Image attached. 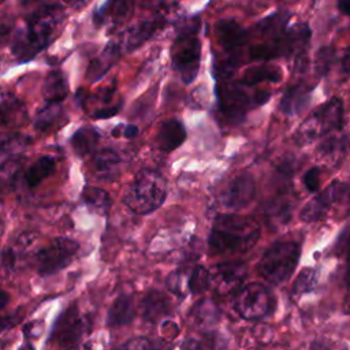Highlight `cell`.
I'll return each mask as SVG.
<instances>
[{
  "label": "cell",
  "instance_id": "cell-1",
  "mask_svg": "<svg viewBox=\"0 0 350 350\" xmlns=\"http://www.w3.org/2000/svg\"><path fill=\"white\" fill-rule=\"evenodd\" d=\"M288 19V12H275L247 30V41L243 48L246 59L272 60L302 56L310 40V29L306 23L287 26Z\"/></svg>",
  "mask_w": 350,
  "mask_h": 350
},
{
  "label": "cell",
  "instance_id": "cell-2",
  "mask_svg": "<svg viewBox=\"0 0 350 350\" xmlns=\"http://www.w3.org/2000/svg\"><path fill=\"white\" fill-rule=\"evenodd\" d=\"M261 234L258 223L247 216L235 213L219 215L208 238L209 252L216 256H231L249 252Z\"/></svg>",
  "mask_w": 350,
  "mask_h": 350
},
{
  "label": "cell",
  "instance_id": "cell-3",
  "mask_svg": "<svg viewBox=\"0 0 350 350\" xmlns=\"http://www.w3.org/2000/svg\"><path fill=\"white\" fill-rule=\"evenodd\" d=\"M60 16L57 10H44L34 14L15 36L14 55L23 62L34 57L53 40Z\"/></svg>",
  "mask_w": 350,
  "mask_h": 350
},
{
  "label": "cell",
  "instance_id": "cell-4",
  "mask_svg": "<svg viewBox=\"0 0 350 350\" xmlns=\"http://www.w3.org/2000/svg\"><path fill=\"white\" fill-rule=\"evenodd\" d=\"M301 256V245L297 241H278L262 254L257 272L271 284L284 283L294 272Z\"/></svg>",
  "mask_w": 350,
  "mask_h": 350
},
{
  "label": "cell",
  "instance_id": "cell-5",
  "mask_svg": "<svg viewBox=\"0 0 350 350\" xmlns=\"http://www.w3.org/2000/svg\"><path fill=\"white\" fill-rule=\"evenodd\" d=\"M172 67L182 79L189 85L194 82L201 63V41L198 38V22L185 26L176 36L171 48Z\"/></svg>",
  "mask_w": 350,
  "mask_h": 350
},
{
  "label": "cell",
  "instance_id": "cell-6",
  "mask_svg": "<svg viewBox=\"0 0 350 350\" xmlns=\"http://www.w3.org/2000/svg\"><path fill=\"white\" fill-rule=\"evenodd\" d=\"M167 196L164 178L154 171H141L124 194V204L138 215H146L161 206Z\"/></svg>",
  "mask_w": 350,
  "mask_h": 350
},
{
  "label": "cell",
  "instance_id": "cell-7",
  "mask_svg": "<svg viewBox=\"0 0 350 350\" xmlns=\"http://www.w3.org/2000/svg\"><path fill=\"white\" fill-rule=\"evenodd\" d=\"M342 124L343 104L338 97H332L299 124L294 134V139L298 145H306L338 131Z\"/></svg>",
  "mask_w": 350,
  "mask_h": 350
},
{
  "label": "cell",
  "instance_id": "cell-8",
  "mask_svg": "<svg viewBox=\"0 0 350 350\" xmlns=\"http://www.w3.org/2000/svg\"><path fill=\"white\" fill-rule=\"evenodd\" d=\"M216 93L220 111L230 119L242 118L249 109L262 105L271 97L265 90L250 93L247 92V86L239 82H228L226 79L217 85Z\"/></svg>",
  "mask_w": 350,
  "mask_h": 350
},
{
  "label": "cell",
  "instance_id": "cell-9",
  "mask_svg": "<svg viewBox=\"0 0 350 350\" xmlns=\"http://www.w3.org/2000/svg\"><path fill=\"white\" fill-rule=\"evenodd\" d=\"M234 305L243 319L260 320L273 313L276 299L267 286L261 283H249L238 291Z\"/></svg>",
  "mask_w": 350,
  "mask_h": 350
},
{
  "label": "cell",
  "instance_id": "cell-10",
  "mask_svg": "<svg viewBox=\"0 0 350 350\" xmlns=\"http://www.w3.org/2000/svg\"><path fill=\"white\" fill-rule=\"evenodd\" d=\"M79 245L70 238H56L37 253V269L42 276L56 273L67 267L77 254Z\"/></svg>",
  "mask_w": 350,
  "mask_h": 350
},
{
  "label": "cell",
  "instance_id": "cell-11",
  "mask_svg": "<svg viewBox=\"0 0 350 350\" xmlns=\"http://www.w3.org/2000/svg\"><path fill=\"white\" fill-rule=\"evenodd\" d=\"M209 284V272L201 265L179 268L171 272L165 279V286L170 293L179 298H186L190 294H201Z\"/></svg>",
  "mask_w": 350,
  "mask_h": 350
},
{
  "label": "cell",
  "instance_id": "cell-12",
  "mask_svg": "<svg viewBox=\"0 0 350 350\" xmlns=\"http://www.w3.org/2000/svg\"><path fill=\"white\" fill-rule=\"evenodd\" d=\"M256 197V182L252 175L242 174L231 179L217 197L221 208L238 211L249 205Z\"/></svg>",
  "mask_w": 350,
  "mask_h": 350
},
{
  "label": "cell",
  "instance_id": "cell-13",
  "mask_svg": "<svg viewBox=\"0 0 350 350\" xmlns=\"http://www.w3.org/2000/svg\"><path fill=\"white\" fill-rule=\"evenodd\" d=\"M345 190L346 185H343L342 182L335 180L328 185L323 191H320L316 197H313L304 205L299 212L301 220L306 223L323 220L329 213L332 206L342 198Z\"/></svg>",
  "mask_w": 350,
  "mask_h": 350
},
{
  "label": "cell",
  "instance_id": "cell-14",
  "mask_svg": "<svg viewBox=\"0 0 350 350\" xmlns=\"http://www.w3.org/2000/svg\"><path fill=\"white\" fill-rule=\"evenodd\" d=\"M247 269L242 261H226L216 264L211 272V284L219 294H230L241 287L246 279Z\"/></svg>",
  "mask_w": 350,
  "mask_h": 350
},
{
  "label": "cell",
  "instance_id": "cell-15",
  "mask_svg": "<svg viewBox=\"0 0 350 350\" xmlns=\"http://www.w3.org/2000/svg\"><path fill=\"white\" fill-rule=\"evenodd\" d=\"M350 149V138L345 133L334 131L319 144L316 149V157L329 167H338L345 160Z\"/></svg>",
  "mask_w": 350,
  "mask_h": 350
},
{
  "label": "cell",
  "instance_id": "cell-16",
  "mask_svg": "<svg viewBox=\"0 0 350 350\" xmlns=\"http://www.w3.org/2000/svg\"><path fill=\"white\" fill-rule=\"evenodd\" d=\"M86 331V321L79 317L78 310L71 306L64 314H62L55 325L53 332L62 346H75L81 339L82 334Z\"/></svg>",
  "mask_w": 350,
  "mask_h": 350
},
{
  "label": "cell",
  "instance_id": "cell-17",
  "mask_svg": "<svg viewBox=\"0 0 350 350\" xmlns=\"http://www.w3.org/2000/svg\"><path fill=\"white\" fill-rule=\"evenodd\" d=\"M313 92V85L306 82H298L288 86V89L282 96L279 103V109L287 116L298 115L310 101V94Z\"/></svg>",
  "mask_w": 350,
  "mask_h": 350
},
{
  "label": "cell",
  "instance_id": "cell-18",
  "mask_svg": "<svg viewBox=\"0 0 350 350\" xmlns=\"http://www.w3.org/2000/svg\"><path fill=\"white\" fill-rule=\"evenodd\" d=\"M186 139V130L180 120L171 118L161 122L157 130L156 142L160 150L172 152Z\"/></svg>",
  "mask_w": 350,
  "mask_h": 350
},
{
  "label": "cell",
  "instance_id": "cell-19",
  "mask_svg": "<svg viewBox=\"0 0 350 350\" xmlns=\"http://www.w3.org/2000/svg\"><path fill=\"white\" fill-rule=\"evenodd\" d=\"M170 309L171 302L168 297L157 290H150L141 301L142 317L152 323H156L161 317H165L170 313Z\"/></svg>",
  "mask_w": 350,
  "mask_h": 350
},
{
  "label": "cell",
  "instance_id": "cell-20",
  "mask_svg": "<svg viewBox=\"0 0 350 350\" xmlns=\"http://www.w3.org/2000/svg\"><path fill=\"white\" fill-rule=\"evenodd\" d=\"M135 317L134 299L130 295H120L108 310L107 325L111 328L130 324Z\"/></svg>",
  "mask_w": 350,
  "mask_h": 350
},
{
  "label": "cell",
  "instance_id": "cell-21",
  "mask_svg": "<svg viewBox=\"0 0 350 350\" xmlns=\"http://www.w3.org/2000/svg\"><path fill=\"white\" fill-rule=\"evenodd\" d=\"M282 79V70L276 66H269V64H261V66H254L249 67L238 81L239 83L252 88L262 82H269V83H276Z\"/></svg>",
  "mask_w": 350,
  "mask_h": 350
},
{
  "label": "cell",
  "instance_id": "cell-22",
  "mask_svg": "<svg viewBox=\"0 0 350 350\" xmlns=\"http://www.w3.org/2000/svg\"><path fill=\"white\" fill-rule=\"evenodd\" d=\"M219 308L209 298H202L190 310V320L198 328H209L219 321Z\"/></svg>",
  "mask_w": 350,
  "mask_h": 350
},
{
  "label": "cell",
  "instance_id": "cell-23",
  "mask_svg": "<svg viewBox=\"0 0 350 350\" xmlns=\"http://www.w3.org/2000/svg\"><path fill=\"white\" fill-rule=\"evenodd\" d=\"M159 25L160 23L157 21H145L129 29L124 34L122 44L124 51H133L142 45L146 40H149L153 36V33L159 29Z\"/></svg>",
  "mask_w": 350,
  "mask_h": 350
},
{
  "label": "cell",
  "instance_id": "cell-24",
  "mask_svg": "<svg viewBox=\"0 0 350 350\" xmlns=\"http://www.w3.org/2000/svg\"><path fill=\"white\" fill-rule=\"evenodd\" d=\"M293 204L288 197H276L265 208L267 223L271 227H282L291 219Z\"/></svg>",
  "mask_w": 350,
  "mask_h": 350
},
{
  "label": "cell",
  "instance_id": "cell-25",
  "mask_svg": "<svg viewBox=\"0 0 350 350\" xmlns=\"http://www.w3.org/2000/svg\"><path fill=\"white\" fill-rule=\"evenodd\" d=\"M68 93L67 79L62 71H51L44 82L42 94L48 103H60Z\"/></svg>",
  "mask_w": 350,
  "mask_h": 350
},
{
  "label": "cell",
  "instance_id": "cell-26",
  "mask_svg": "<svg viewBox=\"0 0 350 350\" xmlns=\"http://www.w3.org/2000/svg\"><path fill=\"white\" fill-rule=\"evenodd\" d=\"M120 157L119 154L112 149H101L96 153L93 165L94 171L100 178H112L119 170Z\"/></svg>",
  "mask_w": 350,
  "mask_h": 350
},
{
  "label": "cell",
  "instance_id": "cell-27",
  "mask_svg": "<svg viewBox=\"0 0 350 350\" xmlns=\"http://www.w3.org/2000/svg\"><path fill=\"white\" fill-rule=\"evenodd\" d=\"M98 133L93 127H81L71 138V145L79 156H86L94 152L98 142Z\"/></svg>",
  "mask_w": 350,
  "mask_h": 350
},
{
  "label": "cell",
  "instance_id": "cell-28",
  "mask_svg": "<svg viewBox=\"0 0 350 350\" xmlns=\"http://www.w3.org/2000/svg\"><path fill=\"white\" fill-rule=\"evenodd\" d=\"M55 170V160L52 157H40L29 170L25 172V182L30 187L38 186L45 178H48Z\"/></svg>",
  "mask_w": 350,
  "mask_h": 350
},
{
  "label": "cell",
  "instance_id": "cell-29",
  "mask_svg": "<svg viewBox=\"0 0 350 350\" xmlns=\"http://www.w3.org/2000/svg\"><path fill=\"white\" fill-rule=\"evenodd\" d=\"M119 46L115 45V44H111L107 46V49L104 51V53L97 57L94 62H92L90 67H89V71H88V75L90 78V81H96L97 78H100L112 64V62L118 57L119 55Z\"/></svg>",
  "mask_w": 350,
  "mask_h": 350
},
{
  "label": "cell",
  "instance_id": "cell-30",
  "mask_svg": "<svg viewBox=\"0 0 350 350\" xmlns=\"http://www.w3.org/2000/svg\"><path fill=\"white\" fill-rule=\"evenodd\" d=\"M82 197L89 206L100 213H107L112 204L111 196L105 190L93 186H86L82 191Z\"/></svg>",
  "mask_w": 350,
  "mask_h": 350
},
{
  "label": "cell",
  "instance_id": "cell-31",
  "mask_svg": "<svg viewBox=\"0 0 350 350\" xmlns=\"http://www.w3.org/2000/svg\"><path fill=\"white\" fill-rule=\"evenodd\" d=\"M316 284H317V272L314 269H312V268H305L299 273L297 280L294 282L293 294L294 295H301L304 293L312 291Z\"/></svg>",
  "mask_w": 350,
  "mask_h": 350
},
{
  "label": "cell",
  "instance_id": "cell-32",
  "mask_svg": "<svg viewBox=\"0 0 350 350\" xmlns=\"http://www.w3.org/2000/svg\"><path fill=\"white\" fill-rule=\"evenodd\" d=\"M60 105L59 103H49L45 108H42L37 118H36V127L40 130H45L53 124V122L60 115Z\"/></svg>",
  "mask_w": 350,
  "mask_h": 350
},
{
  "label": "cell",
  "instance_id": "cell-33",
  "mask_svg": "<svg viewBox=\"0 0 350 350\" xmlns=\"http://www.w3.org/2000/svg\"><path fill=\"white\" fill-rule=\"evenodd\" d=\"M332 56H334V51L331 48L320 49V52L317 53V59H316V70H317L319 75H324L328 71L329 64L332 62Z\"/></svg>",
  "mask_w": 350,
  "mask_h": 350
},
{
  "label": "cell",
  "instance_id": "cell-34",
  "mask_svg": "<svg viewBox=\"0 0 350 350\" xmlns=\"http://www.w3.org/2000/svg\"><path fill=\"white\" fill-rule=\"evenodd\" d=\"M302 183L305 186V189L310 193L316 191L320 186V171L317 167H312L309 168L304 176H302Z\"/></svg>",
  "mask_w": 350,
  "mask_h": 350
},
{
  "label": "cell",
  "instance_id": "cell-35",
  "mask_svg": "<svg viewBox=\"0 0 350 350\" xmlns=\"http://www.w3.org/2000/svg\"><path fill=\"white\" fill-rule=\"evenodd\" d=\"M122 347H126V349H150V347H153V343L148 338L138 336V338L129 339L126 343L122 345Z\"/></svg>",
  "mask_w": 350,
  "mask_h": 350
},
{
  "label": "cell",
  "instance_id": "cell-36",
  "mask_svg": "<svg viewBox=\"0 0 350 350\" xmlns=\"http://www.w3.org/2000/svg\"><path fill=\"white\" fill-rule=\"evenodd\" d=\"M23 142V137L19 135H12L8 138H0V152H8L14 148H18Z\"/></svg>",
  "mask_w": 350,
  "mask_h": 350
},
{
  "label": "cell",
  "instance_id": "cell-37",
  "mask_svg": "<svg viewBox=\"0 0 350 350\" xmlns=\"http://www.w3.org/2000/svg\"><path fill=\"white\" fill-rule=\"evenodd\" d=\"M1 262L5 268H12L15 264V252L10 247H5L1 252Z\"/></svg>",
  "mask_w": 350,
  "mask_h": 350
},
{
  "label": "cell",
  "instance_id": "cell-38",
  "mask_svg": "<svg viewBox=\"0 0 350 350\" xmlns=\"http://www.w3.org/2000/svg\"><path fill=\"white\" fill-rule=\"evenodd\" d=\"M340 70L345 74L350 75V46L346 48V51H345V53H343V56L340 59Z\"/></svg>",
  "mask_w": 350,
  "mask_h": 350
},
{
  "label": "cell",
  "instance_id": "cell-39",
  "mask_svg": "<svg viewBox=\"0 0 350 350\" xmlns=\"http://www.w3.org/2000/svg\"><path fill=\"white\" fill-rule=\"evenodd\" d=\"M138 134V127L135 124H127L123 127V135L126 138H133Z\"/></svg>",
  "mask_w": 350,
  "mask_h": 350
},
{
  "label": "cell",
  "instance_id": "cell-40",
  "mask_svg": "<svg viewBox=\"0 0 350 350\" xmlns=\"http://www.w3.org/2000/svg\"><path fill=\"white\" fill-rule=\"evenodd\" d=\"M338 8L343 14L350 15V0H338Z\"/></svg>",
  "mask_w": 350,
  "mask_h": 350
},
{
  "label": "cell",
  "instance_id": "cell-41",
  "mask_svg": "<svg viewBox=\"0 0 350 350\" xmlns=\"http://www.w3.org/2000/svg\"><path fill=\"white\" fill-rule=\"evenodd\" d=\"M346 280L350 283V237H349V245H347V267H346Z\"/></svg>",
  "mask_w": 350,
  "mask_h": 350
},
{
  "label": "cell",
  "instance_id": "cell-42",
  "mask_svg": "<svg viewBox=\"0 0 350 350\" xmlns=\"http://www.w3.org/2000/svg\"><path fill=\"white\" fill-rule=\"evenodd\" d=\"M10 302V295L5 291H0V310Z\"/></svg>",
  "mask_w": 350,
  "mask_h": 350
},
{
  "label": "cell",
  "instance_id": "cell-43",
  "mask_svg": "<svg viewBox=\"0 0 350 350\" xmlns=\"http://www.w3.org/2000/svg\"><path fill=\"white\" fill-rule=\"evenodd\" d=\"M68 4H71V5H74V7H82L83 4H86V3H89L90 0H66Z\"/></svg>",
  "mask_w": 350,
  "mask_h": 350
},
{
  "label": "cell",
  "instance_id": "cell-44",
  "mask_svg": "<svg viewBox=\"0 0 350 350\" xmlns=\"http://www.w3.org/2000/svg\"><path fill=\"white\" fill-rule=\"evenodd\" d=\"M3 232H4V221L0 219V239L3 237Z\"/></svg>",
  "mask_w": 350,
  "mask_h": 350
},
{
  "label": "cell",
  "instance_id": "cell-45",
  "mask_svg": "<svg viewBox=\"0 0 350 350\" xmlns=\"http://www.w3.org/2000/svg\"><path fill=\"white\" fill-rule=\"evenodd\" d=\"M1 1H3V0H0V3H1Z\"/></svg>",
  "mask_w": 350,
  "mask_h": 350
}]
</instances>
